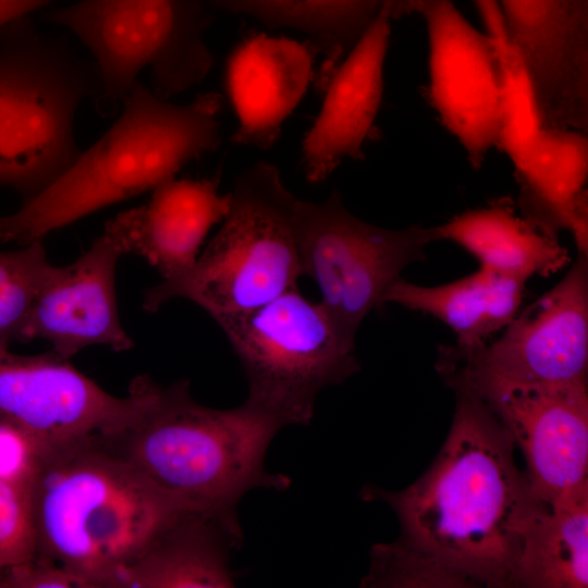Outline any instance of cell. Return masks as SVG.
I'll return each instance as SVG.
<instances>
[{
    "instance_id": "6da1fadb",
    "label": "cell",
    "mask_w": 588,
    "mask_h": 588,
    "mask_svg": "<svg viewBox=\"0 0 588 588\" xmlns=\"http://www.w3.org/2000/svg\"><path fill=\"white\" fill-rule=\"evenodd\" d=\"M455 392L450 432L428 470L401 491L364 489L401 526L396 542L371 554L400 586L517 587L525 531L541 501L506 428L477 395Z\"/></svg>"
},
{
    "instance_id": "7a4b0ae2",
    "label": "cell",
    "mask_w": 588,
    "mask_h": 588,
    "mask_svg": "<svg viewBox=\"0 0 588 588\" xmlns=\"http://www.w3.org/2000/svg\"><path fill=\"white\" fill-rule=\"evenodd\" d=\"M282 428L246 401L211 408L192 397L187 380L164 387L149 378L131 418L99 438L184 511L240 524L236 507L247 492L284 491L291 485L265 467Z\"/></svg>"
},
{
    "instance_id": "3957f363",
    "label": "cell",
    "mask_w": 588,
    "mask_h": 588,
    "mask_svg": "<svg viewBox=\"0 0 588 588\" xmlns=\"http://www.w3.org/2000/svg\"><path fill=\"white\" fill-rule=\"evenodd\" d=\"M36 555L108 587L186 512L99 438L45 448L28 482Z\"/></svg>"
},
{
    "instance_id": "277c9868",
    "label": "cell",
    "mask_w": 588,
    "mask_h": 588,
    "mask_svg": "<svg viewBox=\"0 0 588 588\" xmlns=\"http://www.w3.org/2000/svg\"><path fill=\"white\" fill-rule=\"evenodd\" d=\"M114 123L49 186L0 216V242L41 241L53 230L175 177L221 143L216 93L185 105L160 98L139 81Z\"/></svg>"
},
{
    "instance_id": "5b68a950",
    "label": "cell",
    "mask_w": 588,
    "mask_h": 588,
    "mask_svg": "<svg viewBox=\"0 0 588 588\" xmlns=\"http://www.w3.org/2000/svg\"><path fill=\"white\" fill-rule=\"evenodd\" d=\"M96 63L69 36H49L30 17L0 28V187L27 200L79 156L75 118L96 101Z\"/></svg>"
},
{
    "instance_id": "8992f818",
    "label": "cell",
    "mask_w": 588,
    "mask_h": 588,
    "mask_svg": "<svg viewBox=\"0 0 588 588\" xmlns=\"http://www.w3.org/2000/svg\"><path fill=\"white\" fill-rule=\"evenodd\" d=\"M230 207L218 233L182 274L146 291L144 308L157 311L185 298L217 320L264 305L297 287L303 277L295 197L279 169L257 162L229 193Z\"/></svg>"
},
{
    "instance_id": "52a82bcc",
    "label": "cell",
    "mask_w": 588,
    "mask_h": 588,
    "mask_svg": "<svg viewBox=\"0 0 588 588\" xmlns=\"http://www.w3.org/2000/svg\"><path fill=\"white\" fill-rule=\"evenodd\" d=\"M212 11L206 0H78L40 17L72 32L90 51L101 81L93 103L111 117L144 69L151 90L167 100L205 79L215 63L205 41Z\"/></svg>"
},
{
    "instance_id": "ba28073f",
    "label": "cell",
    "mask_w": 588,
    "mask_h": 588,
    "mask_svg": "<svg viewBox=\"0 0 588 588\" xmlns=\"http://www.w3.org/2000/svg\"><path fill=\"white\" fill-rule=\"evenodd\" d=\"M215 321L245 373L246 402L284 427L309 426L318 394L359 369L355 339L297 287Z\"/></svg>"
},
{
    "instance_id": "9c48e42d",
    "label": "cell",
    "mask_w": 588,
    "mask_h": 588,
    "mask_svg": "<svg viewBox=\"0 0 588 588\" xmlns=\"http://www.w3.org/2000/svg\"><path fill=\"white\" fill-rule=\"evenodd\" d=\"M296 232L303 277L317 284L319 303L354 339L402 270L437 241L431 228L389 230L357 218L336 189L321 203L298 198Z\"/></svg>"
},
{
    "instance_id": "30bf717a",
    "label": "cell",
    "mask_w": 588,
    "mask_h": 588,
    "mask_svg": "<svg viewBox=\"0 0 588 588\" xmlns=\"http://www.w3.org/2000/svg\"><path fill=\"white\" fill-rule=\"evenodd\" d=\"M587 364L588 266L580 254L566 275L517 313L498 339L467 352L442 347L437 366L455 390L581 381Z\"/></svg>"
},
{
    "instance_id": "8fae6325",
    "label": "cell",
    "mask_w": 588,
    "mask_h": 588,
    "mask_svg": "<svg viewBox=\"0 0 588 588\" xmlns=\"http://www.w3.org/2000/svg\"><path fill=\"white\" fill-rule=\"evenodd\" d=\"M405 14L417 15L426 28L430 101L479 168L498 147L501 131V87L490 39L455 0H397L395 17Z\"/></svg>"
},
{
    "instance_id": "7c38bea8",
    "label": "cell",
    "mask_w": 588,
    "mask_h": 588,
    "mask_svg": "<svg viewBox=\"0 0 588 588\" xmlns=\"http://www.w3.org/2000/svg\"><path fill=\"white\" fill-rule=\"evenodd\" d=\"M148 376L136 377L117 397L52 351L19 355L0 350V422L40 448L117 430L139 407Z\"/></svg>"
},
{
    "instance_id": "4fadbf2b",
    "label": "cell",
    "mask_w": 588,
    "mask_h": 588,
    "mask_svg": "<svg viewBox=\"0 0 588 588\" xmlns=\"http://www.w3.org/2000/svg\"><path fill=\"white\" fill-rule=\"evenodd\" d=\"M464 390L492 411L522 450L536 499L551 503L588 481L587 381L491 383Z\"/></svg>"
},
{
    "instance_id": "5bb4252c",
    "label": "cell",
    "mask_w": 588,
    "mask_h": 588,
    "mask_svg": "<svg viewBox=\"0 0 588 588\" xmlns=\"http://www.w3.org/2000/svg\"><path fill=\"white\" fill-rule=\"evenodd\" d=\"M541 126L588 128V0H499Z\"/></svg>"
},
{
    "instance_id": "9a60e30c",
    "label": "cell",
    "mask_w": 588,
    "mask_h": 588,
    "mask_svg": "<svg viewBox=\"0 0 588 588\" xmlns=\"http://www.w3.org/2000/svg\"><path fill=\"white\" fill-rule=\"evenodd\" d=\"M123 252L103 232L69 266H51L35 298L23 342L41 339L69 359L91 345L127 351L133 341L124 331L115 295V269Z\"/></svg>"
},
{
    "instance_id": "2e32d148",
    "label": "cell",
    "mask_w": 588,
    "mask_h": 588,
    "mask_svg": "<svg viewBox=\"0 0 588 588\" xmlns=\"http://www.w3.org/2000/svg\"><path fill=\"white\" fill-rule=\"evenodd\" d=\"M396 2L387 0L323 89L322 106L302 144L303 167L310 183L324 181L345 158H364L363 147L382 101Z\"/></svg>"
},
{
    "instance_id": "e0dca14e",
    "label": "cell",
    "mask_w": 588,
    "mask_h": 588,
    "mask_svg": "<svg viewBox=\"0 0 588 588\" xmlns=\"http://www.w3.org/2000/svg\"><path fill=\"white\" fill-rule=\"evenodd\" d=\"M317 60L308 41L265 34L243 39L224 69V87L238 121L231 140L270 148L314 81Z\"/></svg>"
},
{
    "instance_id": "ac0fdd59",
    "label": "cell",
    "mask_w": 588,
    "mask_h": 588,
    "mask_svg": "<svg viewBox=\"0 0 588 588\" xmlns=\"http://www.w3.org/2000/svg\"><path fill=\"white\" fill-rule=\"evenodd\" d=\"M151 192L146 204L107 221L103 232L167 280L192 268L207 233L228 213L230 196L219 192L218 179L173 177Z\"/></svg>"
},
{
    "instance_id": "d6986e66",
    "label": "cell",
    "mask_w": 588,
    "mask_h": 588,
    "mask_svg": "<svg viewBox=\"0 0 588 588\" xmlns=\"http://www.w3.org/2000/svg\"><path fill=\"white\" fill-rule=\"evenodd\" d=\"M242 540L240 524L206 514L184 513L137 558L120 568L108 587H234L230 560Z\"/></svg>"
},
{
    "instance_id": "ffe728a7",
    "label": "cell",
    "mask_w": 588,
    "mask_h": 588,
    "mask_svg": "<svg viewBox=\"0 0 588 588\" xmlns=\"http://www.w3.org/2000/svg\"><path fill=\"white\" fill-rule=\"evenodd\" d=\"M520 183V203L532 224L555 236L569 229L581 254H587L588 172L587 133L541 127L514 166Z\"/></svg>"
},
{
    "instance_id": "44dd1931",
    "label": "cell",
    "mask_w": 588,
    "mask_h": 588,
    "mask_svg": "<svg viewBox=\"0 0 588 588\" xmlns=\"http://www.w3.org/2000/svg\"><path fill=\"white\" fill-rule=\"evenodd\" d=\"M524 289L525 281L480 267L438 286L416 285L399 278L385 292L383 304L395 303L433 316L455 333L453 347L467 352L487 343L511 322L520 307Z\"/></svg>"
},
{
    "instance_id": "7402d4cb",
    "label": "cell",
    "mask_w": 588,
    "mask_h": 588,
    "mask_svg": "<svg viewBox=\"0 0 588 588\" xmlns=\"http://www.w3.org/2000/svg\"><path fill=\"white\" fill-rule=\"evenodd\" d=\"M431 231L437 241L466 249L480 267L525 282L555 273L569 261L558 238L517 216L506 198L467 210Z\"/></svg>"
},
{
    "instance_id": "603a6c76",
    "label": "cell",
    "mask_w": 588,
    "mask_h": 588,
    "mask_svg": "<svg viewBox=\"0 0 588 588\" xmlns=\"http://www.w3.org/2000/svg\"><path fill=\"white\" fill-rule=\"evenodd\" d=\"M212 10L248 16L271 28L304 34L320 63L314 83L323 90L338 64L387 0H206ZM318 61V60H317Z\"/></svg>"
},
{
    "instance_id": "cb8c5ba5",
    "label": "cell",
    "mask_w": 588,
    "mask_h": 588,
    "mask_svg": "<svg viewBox=\"0 0 588 588\" xmlns=\"http://www.w3.org/2000/svg\"><path fill=\"white\" fill-rule=\"evenodd\" d=\"M588 586V481L541 502L524 536L517 587Z\"/></svg>"
},
{
    "instance_id": "d4e9b609",
    "label": "cell",
    "mask_w": 588,
    "mask_h": 588,
    "mask_svg": "<svg viewBox=\"0 0 588 588\" xmlns=\"http://www.w3.org/2000/svg\"><path fill=\"white\" fill-rule=\"evenodd\" d=\"M41 241L0 250V350L23 342L37 293L51 268Z\"/></svg>"
},
{
    "instance_id": "484cf974",
    "label": "cell",
    "mask_w": 588,
    "mask_h": 588,
    "mask_svg": "<svg viewBox=\"0 0 588 588\" xmlns=\"http://www.w3.org/2000/svg\"><path fill=\"white\" fill-rule=\"evenodd\" d=\"M36 551L28 485L0 479V575L33 559Z\"/></svg>"
},
{
    "instance_id": "4316f807",
    "label": "cell",
    "mask_w": 588,
    "mask_h": 588,
    "mask_svg": "<svg viewBox=\"0 0 588 588\" xmlns=\"http://www.w3.org/2000/svg\"><path fill=\"white\" fill-rule=\"evenodd\" d=\"M41 450L20 429L0 422V479L28 485Z\"/></svg>"
},
{
    "instance_id": "83f0119b",
    "label": "cell",
    "mask_w": 588,
    "mask_h": 588,
    "mask_svg": "<svg viewBox=\"0 0 588 588\" xmlns=\"http://www.w3.org/2000/svg\"><path fill=\"white\" fill-rule=\"evenodd\" d=\"M0 588H86L84 581L57 563L35 555L0 575Z\"/></svg>"
},
{
    "instance_id": "f1b7e54d",
    "label": "cell",
    "mask_w": 588,
    "mask_h": 588,
    "mask_svg": "<svg viewBox=\"0 0 588 588\" xmlns=\"http://www.w3.org/2000/svg\"><path fill=\"white\" fill-rule=\"evenodd\" d=\"M494 49L509 47L510 39L499 0H473Z\"/></svg>"
},
{
    "instance_id": "f546056e",
    "label": "cell",
    "mask_w": 588,
    "mask_h": 588,
    "mask_svg": "<svg viewBox=\"0 0 588 588\" xmlns=\"http://www.w3.org/2000/svg\"><path fill=\"white\" fill-rule=\"evenodd\" d=\"M56 0H0V28L35 12L46 9Z\"/></svg>"
}]
</instances>
